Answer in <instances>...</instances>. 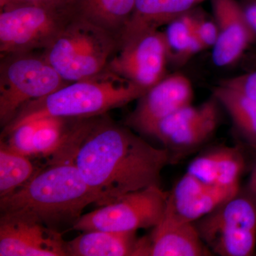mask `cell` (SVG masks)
I'll return each mask as SVG.
<instances>
[{"label": "cell", "instance_id": "cell-1", "mask_svg": "<svg viewBox=\"0 0 256 256\" xmlns=\"http://www.w3.org/2000/svg\"><path fill=\"white\" fill-rule=\"evenodd\" d=\"M98 117L77 120L54 158L72 160L100 206L131 192L160 186L162 172L171 162L168 150Z\"/></svg>", "mask_w": 256, "mask_h": 256}, {"label": "cell", "instance_id": "cell-2", "mask_svg": "<svg viewBox=\"0 0 256 256\" xmlns=\"http://www.w3.org/2000/svg\"><path fill=\"white\" fill-rule=\"evenodd\" d=\"M99 204L97 195L82 178L72 160L54 158L18 190L0 198L1 214L16 213L35 218L50 228L73 226L82 210Z\"/></svg>", "mask_w": 256, "mask_h": 256}, {"label": "cell", "instance_id": "cell-3", "mask_svg": "<svg viewBox=\"0 0 256 256\" xmlns=\"http://www.w3.org/2000/svg\"><path fill=\"white\" fill-rule=\"evenodd\" d=\"M146 89L106 69L94 76L69 82L50 95L23 106L3 130L6 136L15 128L46 118L86 119L138 100Z\"/></svg>", "mask_w": 256, "mask_h": 256}, {"label": "cell", "instance_id": "cell-4", "mask_svg": "<svg viewBox=\"0 0 256 256\" xmlns=\"http://www.w3.org/2000/svg\"><path fill=\"white\" fill-rule=\"evenodd\" d=\"M118 36L78 14L42 54L67 82H78L106 70Z\"/></svg>", "mask_w": 256, "mask_h": 256}, {"label": "cell", "instance_id": "cell-5", "mask_svg": "<svg viewBox=\"0 0 256 256\" xmlns=\"http://www.w3.org/2000/svg\"><path fill=\"white\" fill-rule=\"evenodd\" d=\"M78 14V6L23 4L1 8L0 55L44 50Z\"/></svg>", "mask_w": 256, "mask_h": 256}, {"label": "cell", "instance_id": "cell-6", "mask_svg": "<svg viewBox=\"0 0 256 256\" xmlns=\"http://www.w3.org/2000/svg\"><path fill=\"white\" fill-rule=\"evenodd\" d=\"M69 84L42 54L34 52L1 57L0 122L4 128L20 109Z\"/></svg>", "mask_w": 256, "mask_h": 256}, {"label": "cell", "instance_id": "cell-7", "mask_svg": "<svg viewBox=\"0 0 256 256\" xmlns=\"http://www.w3.org/2000/svg\"><path fill=\"white\" fill-rule=\"evenodd\" d=\"M194 222L212 254L250 256L256 246V197L248 191L224 202Z\"/></svg>", "mask_w": 256, "mask_h": 256}, {"label": "cell", "instance_id": "cell-8", "mask_svg": "<svg viewBox=\"0 0 256 256\" xmlns=\"http://www.w3.org/2000/svg\"><path fill=\"white\" fill-rule=\"evenodd\" d=\"M169 192L152 186L131 192L98 210L82 215L72 229L86 232H136L154 228L164 215Z\"/></svg>", "mask_w": 256, "mask_h": 256}, {"label": "cell", "instance_id": "cell-9", "mask_svg": "<svg viewBox=\"0 0 256 256\" xmlns=\"http://www.w3.org/2000/svg\"><path fill=\"white\" fill-rule=\"evenodd\" d=\"M170 53L164 32L121 33L106 69L148 90L166 76Z\"/></svg>", "mask_w": 256, "mask_h": 256}, {"label": "cell", "instance_id": "cell-10", "mask_svg": "<svg viewBox=\"0 0 256 256\" xmlns=\"http://www.w3.org/2000/svg\"><path fill=\"white\" fill-rule=\"evenodd\" d=\"M66 245L60 230L32 217L21 214H1V256H68Z\"/></svg>", "mask_w": 256, "mask_h": 256}, {"label": "cell", "instance_id": "cell-11", "mask_svg": "<svg viewBox=\"0 0 256 256\" xmlns=\"http://www.w3.org/2000/svg\"><path fill=\"white\" fill-rule=\"evenodd\" d=\"M194 90L191 80L182 74L166 76L138 99L128 124L148 134L159 121L174 111L192 104Z\"/></svg>", "mask_w": 256, "mask_h": 256}, {"label": "cell", "instance_id": "cell-12", "mask_svg": "<svg viewBox=\"0 0 256 256\" xmlns=\"http://www.w3.org/2000/svg\"><path fill=\"white\" fill-rule=\"evenodd\" d=\"M212 255L195 224L184 220L168 204L150 235L140 238V256Z\"/></svg>", "mask_w": 256, "mask_h": 256}, {"label": "cell", "instance_id": "cell-13", "mask_svg": "<svg viewBox=\"0 0 256 256\" xmlns=\"http://www.w3.org/2000/svg\"><path fill=\"white\" fill-rule=\"evenodd\" d=\"M218 37L212 47V60L218 67L234 65L242 58L256 36L236 0H212Z\"/></svg>", "mask_w": 256, "mask_h": 256}, {"label": "cell", "instance_id": "cell-14", "mask_svg": "<svg viewBox=\"0 0 256 256\" xmlns=\"http://www.w3.org/2000/svg\"><path fill=\"white\" fill-rule=\"evenodd\" d=\"M136 232L90 230L66 242L67 255L72 256H136Z\"/></svg>", "mask_w": 256, "mask_h": 256}, {"label": "cell", "instance_id": "cell-15", "mask_svg": "<svg viewBox=\"0 0 256 256\" xmlns=\"http://www.w3.org/2000/svg\"><path fill=\"white\" fill-rule=\"evenodd\" d=\"M204 1V0H136L132 14L121 33L159 30L160 26L168 25L174 18L194 10Z\"/></svg>", "mask_w": 256, "mask_h": 256}, {"label": "cell", "instance_id": "cell-16", "mask_svg": "<svg viewBox=\"0 0 256 256\" xmlns=\"http://www.w3.org/2000/svg\"><path fill=\"white\" fill-rule=\"evenodd\" d=\"M218 104L214 97L204 102L201 114L165 141L166 149L180 154L191 151L206 142L218 127Z\"/></svg>", "mask_w": 256, "mask_h": 256}, {"label": "cell", "instance_id": "cell-17", "mask_svg": "<svg viewBox=\"0 0 256 256\" xmlns=\"http://www.w3.org/2000/svg\"><path fill=\"white\" fill-rule=\"evenodd\" d=\"M214 97L227 111L239 132L256 150V100L220 84L214 90Z\"/></svg>", "mask_w": 256, "mask_h": 256}, {"label": "cell", "instance_id": "cell-18", "mask_svg": "<svg viewBox=\"0 0 256 256\" xmlns=\"http://www.w3.org/2000/svg\"><path fill=\"white\" fill-rule=\"evenodd\" d=\"M136 0H80L78 14L119 36L134 10Z\"/></svg>", "mask_w": 256, "mask_h": 256}, {"label": "cell", "instance_id": "cell-19", "mask_svg": "<svg viewBox=\"0 0 256 256\" xmlns=\"http://www.w3.org/2000/svg\"><path fill=\"white\" fill-rule=\"evenodd\" d=\"M164 34L170 60L180 65L205 50L195 34L193 10L168 24Z\"/></svg>", "mask_w": 256, "mask_h": 256}, {"label": "cell", "instance_id": "cell-20", "mask_svg": "<svg viewBox=\"0 0 256 256\" xmlns=\"http://www.w3.org/2000/svg\"><path fill=\"white\" fill-rule=\"evenodd\" d=\"M37 172L28 156L15 151L8 143L0 146V198L28 183Z\"/></svg>", "mask_w": 256, "mask_h": 256}, {"label": "cell", "instance_id": "cell-21", "mask_svg": "<svg viewBox=\"0 0 256 256\" xmlns=\"http://www.w3.org/2000/svg\"><path fill=\"white\" fill-rule=\"evenodd\" d=\"M239 191L240 186L225 188L214 184L196 198L181 206H172L168 201V204L184 220L194 223L212 213L224 202L235 196Z\"/></svg>", "mask_w": 256, "mask_h": 256}, {"label": "cell", "instance_id": "cell-22", "mask_svg": "<svg viewBox=\"0 0 256 256\" xmlns=\"http://www.w3.org/2000/svg\"><path fill=\"white\" fill-rule=\"evenodd\" d=\"M77 120L46 118L36 121L34 138L35 154L44 156H53L66 139Z\"/></svg>", "mask_w": 256, "mask_h": 256}, {"label": "cell", "instance_id": "cell-23", "mask_svg": "<svg viewBox=\"0 0 256 256\" xmlns=\"http://www.w3.org/2000/svg\"><path fill=\"white\" fill-rule=\"evenodd\" d=\"M244 168L245 160L238 148H220L216 185L225 188L240 186L239 182Z\"/></svg>", "mask_w": 256, "mask_h": 256}, {"label": "cell", "instance_id": "cell-24", "mask_svg": "<svg viewBox=\"0 0 256 256\" xmlns=\"http://www.w3.org/2000/svg\"><path fill=\"white\" fill-rule=\"evenodd\" d=\"M203 104L197 107L190 104L181 108L159 121L152 128L148 136L156 138L164 144L168 138L196 119L201 114Z\"/></svg>", "mask_w": 256, "mask_h": 256}, {"label": "cell", "instance_id": "cell-25", "mask_svg": "<svg viewBox=\"0 0 256 256\" xmlns=\"http://www.w3.org/2000/svg\"><path fill=\"white\" fill-rule=\"evenodd\" d=\"M212 185L207 184L186 172L178 180L172 191L169 192L168 203L174 207L188 203L208 190Z\"/></svg>", "mask_w": 256, "mask_h": 256}, {"label": "cell", "instance_id": "cell-26", "mask_svg": "<svg viewBox=\"0 0 256 256\" xmlns=\"http://www.w3.org/2000/svg\"><path fill=\"white\" fill-rule=\"evenodd\" d=\"M218 158L220 148L207 152L192 160L186 172L207 184H216Z\"/></svg>", "mask_w": 256, "mask_h": 256}, {"label": "cell", "instance_id": "cell-27", "mask_svg": "<svg viewBox=\"0 0 256 256\" xmlns=\"http://www.w3.org/2000/svg\"><path fill=\"white\" fill-rule=\"evenodd\" d=\"M36 129V122H28L15 128L6 136H9L8 146L15 151L26 156H34V138Z\"/></svg>", "mask_w": 256, "mask_h": 256}, {"label": "cell", "instance_id": "cell-28", "mask_svg": "<svg viewBox=\"0 0 256 256\" xmlns=\"http://www.w3.org/2000/svg\"><path fill=\"white\" fill-rule=\"evenodd\" d=\"M194 32L204 48L214 46L218 37V26L215 20L207 18L200 12H194Z\"/></svg>", "mask_w": 256, "mask_h": 256}, {"label": "cell", "instance_id": "cell-29", "mask_svg": "<svg viewBox=\"0 0 256 256\" xmlns=\"http://www.w3.org/2000/svg\"><path fill=\"white\" fill-rule=\"evenodd\" d=\"M220 84L236 89L256 100V70L226 79Z\"/></svg>", "mask_w": 256, "mask_h": 256}, {"label": "cell", "instance_id": "cell-30", "mask_svg": "<svg viewBox=\"0 0 256 256\" xmlns=\"http://www.w3.org/2000/svg\"><path fill=\"white\" fill-rule=\"evenodd\" d=\"M80 0H0V8L10 5L33 4L57 6H78Z\"/></svg>", "mask_w": 256, "mask_h": 256}, {"label": "cell", "instance_id": "cell-31", "mask_svg": "<svg viewBox=\"0 0 256 256\" xmlns=\"http://www.w3.org/2000/svg\"><path fill=\"white\" fill-rule=\"evenodd\" d=\"M240 4L247 22L256 36V0H242Z\"/></svg>", "mask_w": 256, "mask_h": 256}, {"label": "cell", "instance_id": "cell-32", "mask_svg": "<svg viewBox=\"0 0 256 256\" xmlns=\"http://www.w3.org/2000/svg\"><path fill=\"white\" fill-rule=\"evenodd\" d=\"M248 191L256 197V162L252 168L249 180Z\"/></svg>", "mask_w": 256, "mask_h": 256}, {"label": "cell", "instance_id": "cell-33", "mask_svg": "<svg viewBox=\"0 0 256 256\" xmlns=\"http://www.w3.org/2000/svg\"><path fill=\"white\" fill-rule=\"evenodd\" d=\"M250 60H252V64H256V55L252 56L250 57Z\"/></svg>", "mask_w": 256, "mask_h": 256}]
</instances>
